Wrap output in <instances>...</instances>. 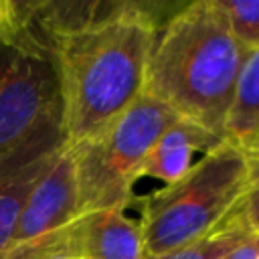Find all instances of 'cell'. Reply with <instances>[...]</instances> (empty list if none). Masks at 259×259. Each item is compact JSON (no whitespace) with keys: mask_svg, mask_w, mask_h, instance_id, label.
I'll return each instance as SVG.
<instances>
[{"mask_svg":"<svg viewBox=\"0 0 259 259\" xmlns=\"http://www.w3.org/2000/svg\"><path fill=\"white\" fill-rule=\"evenodd\" d=\"M18 249H36L69 259H144L140 221L127 217L125 208L77 212L67 225Z\"/></svg>","mask_w":259,"mask_h":259,"instance_id":"obj_6","label":"cell"},{"mask_svg":"<svg viewBox=\"0 0 259 259\" xmlns=\"http://www.w3.org/2000/svg\"><path fill=\"white\" fill-rule=\"evenodd\" d=\"M249 51L233 36L219 0H196L160 22L144 93L225 140L237 79Z\"/></svg>","mask_w":259,"mask_h":259,"instance_id":"obj_2","label":"cell"},{"mask_svg":"<svg viewBox=\"0 0 259 259\" xmlns=\"http://www.w3.org/2000/svg\"><path fill=\"white\" fill-rule=\"evenodd\" d=\"M65 144V136H47L0 164V259L10 245L34 182Z\"/></svg>","mask_w":259,"mask_h":259,"instance_id":"obj_8","label":"cell"},{"mask_svg":"<svg viewBox=\"0 0 259 259\" xmlns=\"http://www.w3.org/2000/svg\"><path fill=\"white\" fill-rule=\"evenodd\" d=\"M247 164V180H245V194L241 198L243 212L253 231H259V150L241 152Z\"/></svg>","mask_w":259,"mask_h":259,"instance_id":"obj_13","label":"cell"},{"mask_svg":"<svg viewBox=\"0 0 259 259\" xmlns=\"http://www.w3.org/2000/svg\"><path fill=\"white\" fill-rule=\"evenodd\" d=\"M225 259H259V231L249 233L237 247L229 251Z\"/></svg>","mask_w":259,"mask_h":259,"instance_id":"obj_14","label":"cell"},{"mask_svg":"<svg viewBox=\"0 0 259 259\" xmlns=\"http://www.w3.org/2000/svg\"><path fill=\"white\" fill-rule=\"evenodd\" d=\"M249 233H253L241 202L202 239L178 247L170 253L144 257V259H225L233 247H237Z\"/></svg>","mask_w":259,"mask_h":259,"instance_id":"obj_11","label":"cell"},{"mask_svg":"<svg viewBox=\"0 0 259 259\" xmlns=\"http://www.w3.org/2000/svg\"><path fill=\"white\" fill-rule=\"evenodd\" d=\"M36 18L55 55L65 140L73 146L142 95L160 20L148 4L127 0H38Z\"/></svg>","mask_w":259,"mask_h":259,"instance_id":"obj_1","label":"cell"},{"mask_svg":"<svg viewBox=\"0 0 259 259\" xmlns=\"http://www.w3.org/2000/svg\"><path fill=\"white\" fill-rule=\"evenodd\" d=\"M227 16L233 36L247 49H259V0L239 2V0H219Z\"/></svg>","mask_w":259,"mask_h":259,"instance_id":"obj_12","label":"cell"},{"mask_svg":"<svg viewBox=\"0 0 259 259\" xmlns=\"http://www.w3.org/2000/svg\"><path fill=\"white\" fill-rule=\"evenodd\" d=\"M176 119L174 111L142 91L103 130L73 146L67 144L75 164L77 212L127 208L146 154Z\"/></svg>","mask_w":259,"mask_h":259,"instance_id":"obj_4","label":"cell"},{"mask_svg":"<svg viewBox=\"0 0 259 259\" xmlns=\"http://www.w3.org/2000/svg\"><path fill=\"white\" fill-rule=\"evenodd\" d=\"M47 136H65L55 55L40 30L0 36V164Z\"/></svg>","mask_w":259,"mask_h":259,"instance_id":"obj_5","label":"cell"},{"mask_svg":"<svg viewBox=\"0 0 259 259\" xmlns=\"http://www.w3.org/2000/svg\"><path fill=\"white\" fill-rule=\"evenodd\" d=\"M225 142L239 152L259 150V49L249 51L225 125Z\"/></svg>","mask_w":259,"mask_h":259,"instance_id":"obj_10","label":"cell"},{"mask_svg":"<svg viewBox=\"0 0 259 259\" xmlns=\"http://www.w3.org/2000/svg\"><path fill=\"white\" fill-rule=\"evenodd\" d=\"M2 259H69V257L55 255V253H45V251H36V249H18V251H12V253L4 255Z\"/></svg>","mask_w":259,"mask_h":259,"instance_id":"obj_15","label":"cell"},{"mask_svg":"<svg viewBox=\"0 0 259 259\" xmlns=\"http://www.w3.org/2000/svg\"><path fill=\"white\" fill-rule=\"evenodd\" d=\"M77 214V180L69 146L65 144L49 162L40 178L34 182L6 253L28 245ZM4 253V255H6Z\"/></svg>","mask_w":259,"mask_h":259,"instance_id":"obj_7","label":"cell"},{"mask_svg":"<svg viewBox=\"0 0 259 259\" xmlns=\"http://www.w3.org/2000/svg\"><path fill=\"white\" fill-rule=\"evenodd\" d=\"M225 140L192 121L178 117L172 125H168L160 138L154 142L150 152L146 154L140 170V178H156L164 184L178 180L190 166L192 152H210L221 146Z\"/></svg>","mask_w":259,"mask_h":259,"instance_id":"obj_9","label":"cell"},{"mask_svg":"<svg viewBox=\"0 0 259 259\" xmlns=\"http://www.w3.org/2000/svg\"><path fill=\"white\" fill-rule=\"evenodd\" d=\"M245 156L223 142L174 182L142 198L144 257L170 253L210 233L243 198Z\"/></svg>","mask_w":259,"mask_h":259,"instance_id":"obj_3","label":"cell"}]
</instances>
